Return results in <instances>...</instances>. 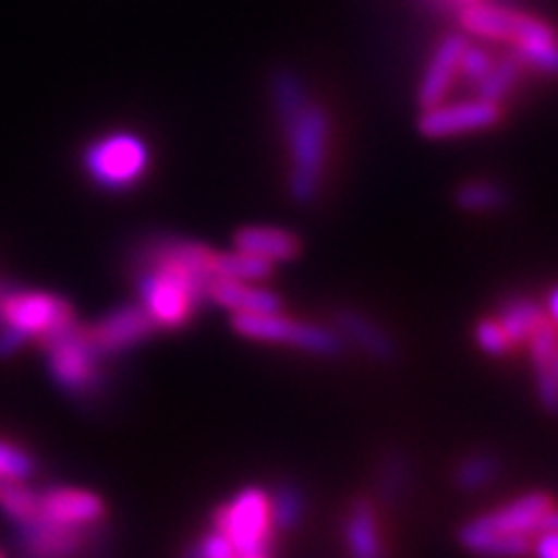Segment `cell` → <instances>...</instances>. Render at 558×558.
I'll use <instances>...</instances> for the list:
<instances>
[{"instance_id":"13","label":"cell","mask_w":558,"mask_h":558,"mask_svg":"<svg viewBox=\"0 0 558 558\" xmlns=\"http://www.w3.org/2000/svg\"><path fill=\"white\" fill-rule=\"evenodd\" d=\"M465 45H469V41L463 37H456V34H450V37H445L437 45L427 70H424L422 86H418V104H422L424 109L435 107V104L442 101V96L448 94L450 83L458 73L460 54H463Z\"/></svg>"},{"instance_id":"19","label":"cell","mask_w":558,"mask_h":558,"mask_svg":"<svg viewBox=\"0 0 558 558\" xmlns=\"http://www.w3.org/2000/svg\"><path fill=\"white\" fill-rule=\"evenodd\" d=\"M349 556L352 558H383V543L375 522V509L367 499H357L349 509L344 525Z\"/></svg>"},{"instance_id":"21","label":"cell","mask_w":558,"mask_h":558,"mask_svg":"<svg viewBox=\"0 0 558 558\" xmlns=\"http://www.w3.org/2000/svg\"><path fill=\"white\" fill-rule=\"evenodd\" d=\"M271 101H275V114L279 120V128L290 124L295 117L303 111L308 104V94H305L303 81L298 78V73H292L288 68H279L271 73Z\"/></svg>"},{"instance_id":"32","label":"cell","mask_w":558,"mask_h":558,"mask_svg":"<svg viewBox=\"0 0 558 558\" xmlns=\"http://www.w3.org/2000/svg\"><path fill=\"white\" fill-rule=\"evenodd\" d=\"M233 554L235 550L230 546V541L218 527H213L205 538H199L190 550H186L184 558H230Z\"/></svg>"},{"instance_id":"30","label":"cell","mask_w":558,"mask_h":558,"mask_svg":"<svg viewBox=\"0 0 558 558\" xmlns=\"http://www.w3.org/2000/svg\"><path fill=\"white\" fill-rule=\"evenodd\" d=\"M476 341L486 354H492V357H505V354L509 352V347H512L509 344L507 333L501 331V326L497 324V318L481 320V324L476 326Z\"/></svg>"},{"instance_id":"11","label":"cell","mask_w":558,"mask_h":558,"mask_svg":"<svg viewBox=\"0 0 558 558\" xmlns=\"http://www.w3.org/2000/svg\"><path fill=\"white\" fill-rule=\"evenodd\" d=\"M39 518L73 527H94L104 518V501L94 492L50 486L39 492Z\"/></svg>"},{"instance_id":"28","label":"cell","mask_w":558,"mask_h":558,"mask_svg":"<svg viewBox=\"0 0 558 558\" xmlns=\"http://www.w3.org/2000/svg\"><path fill=\"white\" fill-rule=\"evenodd\" d=\"M411 481V463L407 456L401 452H393L383 460L380 465V478H378V492L386 501H396L403 497V492L409 488Z\"/></svg>"},{"instance_id":"12","label":"cell","mask_w":558,"mask_h":558,"mask_svg":"<svg viewBox=\"0 0 558 558\" xmlns=\"http://www.w3.org/2000/svg\"><path fill=\"white\" fill-rule=\"evenodd\" d=\"M527 347L543 409L548 414H558V329L550 320H543L538 329L530 333Z\"/></svg>"},{"instance_id":"20","label":"cell","mask_w":558,"mask_h":558,"mask_svg":"<svg viewBox=\"0 0 558 558\" xmlns=\"http://www.w3.org/2000/svg\"><path fill=\"white\" fill-rule=\"evenodd\" d=\"M543 320H546V316H543L541 305L535 303L533 298L520 295L501 303L497 324L501 326V331L507 333L509 344H522V341L530 339V333L538 329Z\"/></svg>"},{"instance_id":"35","label":"cell","mask_w":558,"mask_h":558,"mask_svg":"<svg viewBox=\"0 0 558 558\" xmlns=\"http://www.w3.org/2000/svg\"><path fill=\"white\" fill-rule=\"evenodd\" d=\"M548 316H550V324L558 329V288H554V292L548 295Z\"/></svg>"},{"instance_id":"17","label":"cell","mask_w":558,"mask_h":558,"mask_svg":"<svg viewBox=\"0 0 558 558\" xmlns=\"http://www.w3.org/2000/svg\"><path fill=\"white\" fill-rule=\"evenodd\" d=\"M333 326H337V331L344 333L347 339H352L360 349H365L369 357L380 362H390L396 357L393 339H390L375 320L362 316V313L341 308L333 313Z\"/></svg>"},{"instance_id":"31","label":"cell","mask_w":558,"mask_h":558,"mask_svg":"<svg viewBox=\"0 0 558 558\" xmlns=\"http://www.w3.org/2000/svg\"><path fill=\"white\" fill-rule=\"evenodd\" d=\"M494 62H497V60H494L488 52L478 50V47H469V45H465L463 54H460V65H458V70L465 75V78H469V81L473 83V86H478V83L484 81L486 75H488V70L494 68Z\"/></svg>"},{"instance_id":"34","label":"cell","mask_w":558,"mask_h":558,"mask_svg":"<svg viewBox=\"0 0 558 558\" xmlns=\"http://www.w3.org/2000/svg\"><path fill=\"white\" fill-rule=\"evenodd\" d=\"M24 337H21L19 331H13L11 326H3L0 324V357H9V354L19 352L21 347H24Z\"/></svg>"},{"instance_id":"36","label":"cell","mask_w":558,"mask_h":558,"mask_svg":"<svg viewBox=\"0 0 558 558\" xmlns=\"http://www.w3.org/2000/svg\"><path fill=\"white\" fill-rule=\"evenodd\" d=\"M546 530H558V509L556 507L546 514V520H543V525H541L538 533H546Z\"/></svg>"},{"instance_id":"22","label":"cell","mask_w":558,"mask_h":558,"mask_svg":"<svg viewBox=\"0 0 558 558\" xmlns=\"http://www.w3.org/2000/svg\"><path fill=\"white\" fill-rule=\"evenodd\" d=\"M271 275V262L259 259L254 254H213V279H241V282H256Z\"/></svg>"},{"instance_id":"15","label":"cell","mask_w":558,"mask_h":558,"mask_svg":"<svg viewBox=\"0 0 558 558\" xmlns=\"http://www.w3.org/2000/svg\"><path fill=\"white\" fill-rule=\"evenodd\" d=\"M207 298L218 303L220 308L239 313H277L282 308L279 300L271 290L256 288L251 282H241V279H213L207 288Z\"/></svg>"},{"instance_id":"3","label":"cell","mask_w":558,"mask_h":558,"mask_svg":"<svg viewBox=\"0 0 558 558\" xmlns=\"http://www.w3.org/2000/svg\"><path fill=\"white\" fill-rule=\"evenodd\" d=\"M45 349L47 369H50L52 380L58 383L60 390H65L68 396L88 401L94 396H99L104 390V373L99 367V357L94 354V349L83 339L81 324H75L73 329L58 333L39 341Z\"/></svg>"},{"instance_id":"24","label":"cell","mask_w":558,"mask_h":558,"mask_svg":"<svg viewBox=\"0 0 558 558\" xmlns=\"http://www.w3.org/2000/svg\"><path fill=\"white\" fill-rule=\"evenodd\" d=\"M507 190L494 181H469L463 184L456 194V202L460 209H469V213H494L507 205Z\"/></svg>"},{"instance_id":"37","label":"cell","mask_w":558,"mask_h":558,"mask_svg":"<svg viewBox=\"0 0 558 558\" xmlns=\"http://www.w3.org/2000/svg\"><path fill=\"white\" fill-rule=\"evenodd\" d=\"M230 558H271V550H251V554H233Z\"/></svg>"},{"instance_id":"27","label":"cell","mask_w":558,"mask_h":558,"mask_svg":"<svg viewBox=\"0 0 558 558\" xmlns=\"http://www.w3.org/2000/svg\"><path fill=\"white\" fill-rule=\"evenodd\" d=\"M271 527L292 530L303 518V494L292 484H279L269 497Z\"/></svg>"},{"instance_id":"2","label":"cell","mask_w":558,"mask_h":558,"mask_svg":"<svg viewBox=\"0 0 558 558\" xmlns=\"http://www.w3.org/2000/svg\"><path fill=\"white\" fill-rule=\"evenodd\" d=\"M148 145L132 132H111L83 153L86 177L104 192H124L148 171Z\"/></svg>"},{"instance_id":"38","label":"cell","mask_w":558,"mask_h":558,"mask_svg":"<svg viewBox=\"0 0 558 558\" xmlns=\"http://www.w3.org/2000/svg\"><path fill=\"white\" fill-rule=\"evenodd\" d=\"M0 558H3V554H0Z\"/></svg>"},{"instance_id":"5","label":"cell","mask_w":558,"mask_h":558,"mask_svg":"<svg viewBox=\"0 0 558 558\" xmlns=\"http://www.w3.org/2000/svg\"><path fill=\"white\" fill-rule=\"evenodd\" d=\"M215 527L230 541L235 554L271 550L269 497L262 488H243L215 512Z\"/></svg>"},{"instance_id":"10","label":"cell","mask_w":558,"mask_h":558,"mask_svg":"<svg viewBox=\"0 0 558 558\" xmlns=\"http://www.w3.org/2000/svg\"><path fill=\"white\" fill-rule=\"evenodd\" d=\"M499 104L486 99L450 104V107H439V104H435V107L424 109V114L418 117V132H422L424 137L463 135V132L492 128V124L499 122Z\"/></svg>"},{"instance_id":"14","label":"cell","mask_w":558,"mask_h":558,"mask_svg":"<svg viewBox=\"0 0 558 558\" xmlns=\"http://www.w3.org/2000/svg\"><path fill=\"white\" fill-rule=\"evenodd\" d=\"M554 509V501H550L548 494H525V497L509 501V505L499 507L497 512L481 518L488 527L501 530V533L512 535H530L533 538L538 533L546 514Z\"/></svg>"},{"instance_id":"25","label":"cell","mask_w":558,"mask_h":558,"mask_svg":"<svg viewBox=\"0 0 558 558\" xmlns=\"http://www.w3.org/2000/svg\"><path fill=\"white\" fill-rule=\"evenodd\" d=\"M520 70H522V62L518 60V54L494 62V68L488 70L486 78L476 86L478 88V99L501 104V99H505L509 90L518 86Z\"/></svg>"},{"instance_id":"1","label":"cell","mask_w":558,"mask_h":558,"mask_svg":"<svg viewBox=\"0 0 558 558\" xmlns=\"http://www.w3.org/2000/svg\"><path fill=\"white\" fill-rule=\"evenodd\" d=\"M282 132L292 160L290 194L300 205H308L316 199L326 169V156H329V114L324 107L308 101L295 120L284 124Z\"/></svg>"},{"instance_id":"6","label":"cell","mask_w":558,"mask_h":558,"mask_svg":"<svg viewBox=\"0 0 558 558\" xmlns=\"http://www.w3.org/2000/svg\"><path fill=\"white\" fill-rule=\"evenodd\" d=\"M460 26L473 37L509 41L514 47L538 45V41H558V34L546 21L527 13L505 9V5L471 3L460 11Z\"/></svg>"},{"instance_id":"8","label":"cell","mask_w":558,"mask_h":558,"mask_svg":"<svg viewBox=\"0 0 558 558\" xmlns=\"http://www.w3.org/2000/svg\"><path fill=\"white\" fill-rule=\"evenodd\" d=\"M156 320L148 316L143 305H124V308H114L107 316L96 320L90 326H81L83 339L94 349L99 360L114 357L132 349L140 341H145L156 331Z\"/></svg>"},{"instance_id":"33","label":"cell","mask_w":558,"mask_h":558,"mask_svg":"<svg viewBox=\"0 0 558 558\" xmlns=\"http://www.w3.org/2000/svg\"><path fill=\"white\" fill-rule=\"evenodd\" d=\"M530 554H535V558H558V530L535 533Z\"/></svg>"},{"instance_id":"18","label":"cell","mask_w":558,"mask_h":558,"mask_svg":"<svg viewBox=\"0 0 558 558\" xmlns=\"http://www.w3.org/2000/svg\"><path fill=\"white\" fill-rule=\"evenodd\" d=\"M235 248L267 262H290L300 254V243L282 228H243L235 233Z\"/></svg>"},{"instance_id":"16","label":"cell","mask_w":558,"mask_h":558,"mask_svg":"<svg viewBox=\"0 0 558 558\" xmlns=\"http://www.w3.org/2000/svg\"><path fill=\"white\" fill-rule=\"evenodd\" d=\"M460 543L476 556L488 558H522L533 548V538L530 535H512L501 533V530L488 527L484 520H471L469 525L460 527Z\"/></svg>"},{"instance_id":"4","label":"cell","mask_w":558,"mask_h":558,"mask_svg":"<svg viewBox=\"0 0 558 558\" xmlns=\"http://www.w3.org/2000/svg\"><path fill=\"white\" fill-rule=\"evenodd\" d=\"M0 324L11 326L24 339L45 341L73 329L78 320H75L73 305L65 298L41 290L9 288L3 303H0Z\"/></svg>"},{"instance_id":"7","label":"cell","mask_w":558,"mask_h":558,"mask_svg":"<svg viewBox=\"0 0 558 558\" xmlns=\"http://www.w3.org/2000/svg\"><path fill=\"white\" fill-rule=\"evenodd\" d=\"M233 329L248 339L279 341V344H292L305 352L326 354V357H337L344 349L337 331L300 324V320L284 318L279 313H239L233 316Z\"/></svg>"},{"instance_id":"29","label":"cell","mask_w":558,"mask_h":558,"mask_svg":"<svg viewBox=\"0 0 558 558\" xmlns=\"http://www.w3.org/2000/svg\"><path fill=\"white\" fill-rule=\"evenodd\" d=\"M37 471V460L29 450L0 437V481H29Z\"/></svg>"},{"instance_id":"9","label":"cell","mask_w":558,"mask_h":558,"mask_svg":"<svg viewBox=\"0 0 558 558\" xmlns=\"http://www.w3.org/2000/svg\"><path fill=\"white\" fill-rule=\"evenodd\" d=\"M96 527V525H94ZM94 527H73L34 518L16 525L19 558H78Z\"/></svg>"},{"instance_id":"23","label":"cell","mask_w":558,"mask_h":558,"mask_svg":"<svg viewBox=\"0 0 558 558\" xmlns=\"http://www.w3.org/2000/svg\"><path fill=\"white\" fill-rule=\"evenodd\" d=\"M0 509L13 525L39 518V492L26 481H0Z\"/></svg>"},{"instance_id":"26","label":"cell","mask_w":558,"mask_h":558,"mask_svg":"<svg viewBox=\"0 0 558 558\" xmlns=\"http://www.w3.org/2000/svg\"><path fill=\"white\" fill-rule=\"evenodd\" d=\"M499 460L488 452H476V456L465 458L456 471V484L460 492H481L499 476Z\"/></svg>"}]
</instances>
